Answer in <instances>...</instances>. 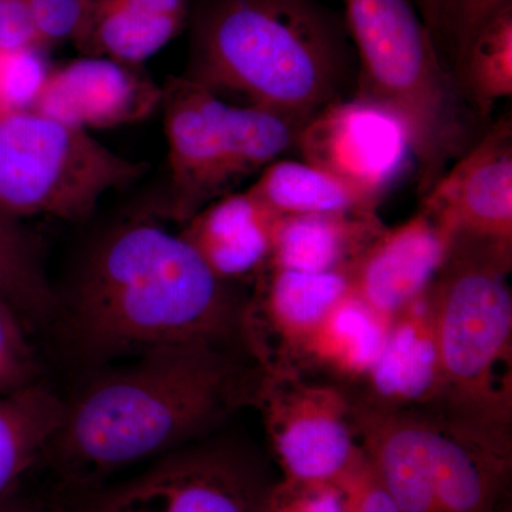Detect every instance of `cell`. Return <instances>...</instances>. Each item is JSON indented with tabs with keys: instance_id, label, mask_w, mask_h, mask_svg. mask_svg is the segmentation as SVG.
<instances>
[{
	"instance_id": "6da1fadb",
	"label": "cell",
	"mask_w": 512,
	"mask_h": 512,
	"mask_svg": "<svg viewBox=\"0 0 512 512\" xmlns=\"http://www.w3.org/2000/svg\"><path fill=\"white\" fill-rule=\"evenodd\" d=\"M264 369L248 350L178 343L131 357L64 403L46 457L73 491L211 437L254 406Z\"/></svg>"
},
{
	"instance_id": "7a4b0ae2",
	"label": "cell",
	"mask_w": 512,
	"mask_h": 512,
	"mask_svg": "<svg viewBox=\"0 0 512 512\" xmlns=\"http://www.w3.org/2000/svg\"><path fill=\"white\" fill-rule=\"evenodd\" d=\"M247 299L180 234L130 222L87 258L70 296L67 335L94 362L190 342L248 350Z\"/></svg>"
},
{
	"instance_id": "3957f363",
	"label": "cell",
	"mask_w": 512,
	"mask_h": 512,
	"mask_svg": "<svg viewBox=\"0 0 512 512\" xmlns=\"http://www.w3.org/2000/svg\"><path fill=\"white\" fill-rule=\"evenodd\" d=\"M188 79L303 126L342 99L355 50L319 0H191Z\"/></svg>"
},
{
	"instance_id": "277c9868",
	"label": "cell",
	"mask_w": 512,
	"mask_h": 512,
	"mask_svg": "<svg viewBox=\"0 0 512 512\" xmlns=\"http://www.w3.org/2000/svg\"><path fill=\"white\" fill-rule=\"evenodd\" d=\"M512 242L454 234L429 292L440 383L424 414L512 458Z\"/></svg>"
},
{
	"instance_id": "5b68a950",
	"label": "cell",
	"mask_w": 512,
	"mask_h": 512,
	"mask_svg": "<svg viewBox=\"0 0 512 512\" xmlns=\"http://www.w3.org/2000/svg\"><path fill=\"white\" fill-rule=\"evenodd\" d=\"M357 60L355 97L402 124L421 198L468 148L466 97L413 0H342Z\"/></svg>"
},
{
	"instance_id": "8992f818",
	"label": "cell",
	"mask_w": 512,
	"mask_h": 512,
	"mask_svg": "<svg viewBox=\"0 0 512 512\" xmlns=\"http://www.w3.org/2000/svg\"><path fill=\"white\" fill-rule=\"evenodd\" d=\"M161 89L167 214L181 224L279 160L295 147L302 127L272 111L229 104L187 76L170 77Z\"/></svg>"
},
{
	"instance_id": "52a82bcc",
	"label": "cell",
	"mask_w": 512,
	"mask_h": 512,
	"mask_svg": "<svg viewBox=\"0 0 512 512\" xmlns=\"http://www.w3.org/2000/svg\"><path fill=\"white\" fill-rule=\"evenodd\" d=\"M147 167L33 109L0 110V210L83 221Z\"/></svg>"
},
{
	"instance_id": "ba28073f",
	"label": "cell",
	"mask_w": 512,
	"mask_h": 512,
	"mask_svg": "<svg viewBox=\"0 0 512 512\" xmlns=\"http://www.w3.org/2000/svg\"><path fill=\"white\" fill-rule=\"evenodd\" d=\"M276 481L251 450L207 439L114 484L76 493L66 512H269Z\"/></svg>"
},
{
	"instance_id": "9c48e42d",
	"label": "cell",
	"mask_w": 512,
	"mask_h": 512,
	"mask_svg": "<svg viewBox=\"0 0 512 512\" xmlns=\"http://www.w3.org/2000/svg\"><path fill=\"white\" fill-rule=\"evenodd\" d=\"M254 406L286 480L338 483L363 458L348 392L292 370L265 373Z\"/></svg>"
},
{
	"instance_id": "30bf717a",
	"label": "cell",
	"mask_w": 512,
	"mask_h": 512,
	"mask_svg": "<svg viewBox=\"0 0 512 512\" xmlns=\"http://www.w3.org/2000/svg\"><path fill=\"white\" fill-rule=\"evenodd\" d=\"M295 147L303 160L382 201L413 160L400 121L382 107L353 97L313 114Z\"/></svg>"
},
{
	"instance_id": "8fae6325",
	"label": "cell",
	"mask_w": 512,
	"mask_h": 512,
	"mask_svg": "<svg viewBox=\"0 0 512 512\" xmlns=\"http://www.w3.org/2000/svg\"><path fill=\"white\" fill-rule=\"evenodd\" d=\"M421 200L451 237L512 242L511 117H501L468 147Z\"/></svg>"
},
{
	"instance_id": "7c38bea8",
	"label": "cell",
	"mask_w": 512,
	"mask_h": 512,
	"mask_svg": "<svg viewBox=\"0 0 512 512\" xmlns=\"http://www.w3.org/2000/svg\"><path fill=\"white\" fill-rule=\"evenodd\" d=\"M161 96L163 89L140 66L83 56L52 67L33 110L89 133L146 119Z\"/></svg>"
},
{
	"instance_id": "4fadbf2b",
	"label": "cell",
	"mask_w": 512,
	"mask_h": 512,
	"mask_svg": "<svg viewBox=\"0 0 512 512\" xmlns=\"http://www.w3.org/2000/svg\"><path fill=\"white\" fill-rule=\"evenodd\" d=\"M451 235L421 207L396 228H384L352 271V292L383 318L419 299L436 278Z\"/></svg>"
},
{
	"instance_id": "5bb4252c",
	"label": "cell",
	"mask_w": 512,
	"mask_h": 512,
	"mask_svg": "<svg viewBox=\"0 0 512 512\" xmlns=\"http://www.w3.org/2000/svg\"><path fill=\"white\" fill-rule=\"evenodd\" d=\"M357 440L367 463L400 512H439L434 500L430 419L350 396Z\"/></svg>"
},
{
	"instance_id": "9a60e30c",
	"label": "cell",
	"mask_w": 512,
	"mask_h": 512,
	"mask_svg": "<svg viewBox=\"0 0 512 512\" xmlns=\"http://www.w3.org/2000/svg\"><path fill=\"white\" fill-rule=\"evenodd\" d=\"M429 289V288H427ZM357 400L390 410L429 409L439 390L436 322L429 292L393 316L382 353Z\"/></svg>"
},
{
	"instance_id": "2e32d148",
	"label": "cell",
	"mask_w": 512,
	"mask_h": 512,
	"mask_svg": "<svg viewBox=\"0 0 512 512\" xmlns=\"http://www.w3.org/2000/svg\"><path fill=\"white\" fill-rule=\"evenodd\" d=\"M191 0H86L72 42L84 56L140 66L190 19Z\"/></svg>"
},
{
	"instance_id": "e0dca14e",
	"label": "cell",
	"mask_w": 512,
	"mask_h": 512,
	"mask_svg": "<svg viewBox=\"0 0 512 512\" xmlns=\"http://www.w3.org/2000/svg\"><path fill=\"white\" fill-rule=\"evenodd\" d=\"M276 218L251 191L231 192L185 222L180 235L218 278L234 282L268 262Z\"/></svg>"
},
{
	"instance_id": "ac0fdd59",
	"label": "cell",
	"mask_w": 512,
	"mask_h": 512,
	"mask_svg": "<svg viewBox=\"0 0 512 512\" xmlns=\"http://www.w3.org/2000/svg\"><path fill=\"white\" fill-rule=\"evenodd\" d=\"M390 322L350 289L296 350L284 370L303 377L319 375L313 380L325 376L323 382L345 390L349 384L362 383L382 353Z\"/></svg>"
},
{
	"instance_id": "d6986e66",
	"label": "cell",
	"mask_w": 512,
	"mask_h": 512,
	"mask_svg": "<svg viewBox=\"0 0 512 512\" xmlns=\"http://www.w3.org/2000/svg\"><path fill=\"white\" fill-rule=\"evenodd\" d=\"M384 228L377 212L282 215L265 265L311 274L353 271Z\"/></svg>"
},
{
	"instance_id": "ffe728a7",
	"label": "cell",
	"mask_w": 512,
	"mask_h": 512,
	"mask_svg": "<svg viewBox=\"0 0 512 512\" xmlns=\"http://www.w3.org/2000/svg\"><path fill=\"white\" fill-rule=\"evenodd\" d=\"M429 419L437 511L501 512L511 461L488 453Z\"/></svg>"
},
{
	"instance_id": "44dd1931",
	"label": "cell",
	"mask_w": 512,
	"mask_h": 512,
	"mask_svg": "<svg viewBox=\"0 0 512 512\" xmlns=\"http://www.w3.org/2000/svg\"><path fill=\"white\" fill-rule=\"evenodd\" d=\"M276 217L376 212L380 201L308 161L276 160L248 188Z\"/></svg>"
},
{
	"instance_id": "7402d4cb",
	"label": "cell",
	"mask_w": 512,
	"mask_h": 512,
	"mask_svg": "<svg viewBox=\"0 0 512 512\" xmlns=\"http://www.w3.org/2000/svg\"><path fill=\"white\" fill-rule=\"evenodd\" d=\"M64 402L40 384L0 394V498L46 456L62 421Z\"/></svg>"
},
{
	"instance_id": "603a6c76",
	"label": "cell",
	"mask_w": 512,
	"mask_h": 512,
	"mask_svg": "<svg viewBox=\"0 0 512 512\" xmlns=\"http://www.w3.org/2000/svg\"><path fill=\"white\" fill-rule=\"evenodd\" d=\"M457 70L461 93L481 114L511 97L512 5L495 13L471 37L457 57Z\"/></svg>"
},
{
	"instance_id": "cb8c5ba5",
	"label": "cell",
	"mask_w": 512,
	"mask_h": 512,
	"mask_svg": "<svg viewBox=\"0 0 512 512\" xmlns=\"http://www.w3.org/2000/svg\"><path fill=\"white\" fill-rule=\"evenodd\" d=\"M0 301L23 319H36L52 311L53 298L40 268L35 248L15 217L0 210Z\"/></svg>"
},
{
	"instance_id": "d4e9b609",
	"label": "cell",
	"mask_w": 512,
	"mask_h": 512,
	"mask_svg": "<svg viewBox=\"0 0 512 512\" xmlns=\"http://www.w3.org/2000/svg\"><path fill=\"white\" fill-rule=\"evenodd\" d=\"M45 50H0V110L33 109L52 70Z\"/></svg>"
},
{
	"instance_id": "484cf974",
	"label": "cell",
	"mask_w": 512,
	"mask_h": 512,
	"mask_svg": "<svg viewBox=\"0 0 512 512\" xmlns=\"http://www.w3.org/2000/svg\"><path fill=\"white\" fill-rule=\"evenodd\" d=\"M23 322L12 306L0 301V394L37 383L36 356Z\"/></svg>"
},
{
	"instance_id": "4316f807",
	"label": "cell",
	"mask_w": 512,
	"mask_h": 512,
	"mask_svg": "<svg viewBox=\"0 0 512 512\" xmlns=\"http://www.w3.org/2000/svg\"><path fill=\"white\" fill-rule=\"evenodd\" d=\"M269 512H346L345 493L339 483L276 481Z\"/></svg>"
},
{
	"instance_id": "83f0119b",
	"label": "cell",
	"mask_w": 512,
	"mask_h": 512,
	"mask_svg": "<svg viewBox=\"0 0 512 512\" xmlns=\"http://www.w3.org/2000/svg\"><path fill=\"white\" fill-rule=\"evenodd\" d=\"M511 5L512 0H444L441 36H448L458 57L487 20Z\"/></svg>"
},
{
	"instance_id": "f1b7e54d",
	"label": "cell",
	"mask_w": 512,
	"mask_h": 512,
	"mask_svg": "<svg viewBox=\"0 0 512 512\" xmlns=\"http://www.w3.org/2000/svg\"><path fill=\"white\" fill-rule=\"evenodd\" d=\"M45 49L72 42L82 22L86 0H26Z\"/></svg>"
},
{
	"instance_id": "f546056e",
	"label": "cell",
	"mask_w": 512,
	"mask_h": 512,
	"mask_svg": "<svg viewBox=\"0 0 512 512\" xmlns=\"http://www.w3.org/2000/svg\"><path fill=\"white\" fill-rule=\"evenodd\" d=\"M338 483L345 493L346 512H400L377 480L365 454Z\"/></svg>"
},
{
	"instance_id": "4dcf8cb0",
	"label": "cell",
	"mask_w": 512,
	"mask_h": 512,
	"mask_svg": "<svg viewBox=\"0 0 512 512\" xmlns=\"http://www.w3.org/2000/svg\"><path fill=\"white\" fill-rule=\"evenodd\" d=\"M43 47L26 0H0V50Z\"/></svg>"
},
{
	"instance_id": "1f68e13d",
	"label": "cell",
	"mask_w": 512,
	"mask_h": 512,
	"mask_svg": "<svg viewBox=\"0 0 512 512\" xmlns=\"http://www.w3.org/2000/svg\"><path fill=\"white\" fill-rule=\"evenodd\" d=\"M413 2L421 18L439 42L441 30H443L444 0H413Z\"/></svg>"
},
{
	"instance_id": "d6a6232c",
	"label": "cell",
	"mask_w": 512,
	"mask_h": 512,
	"mask_svg": "<svg viewBox=\"0 0 512 512\" xmlns=\"http://www.w3.org/2000/svg\"><path fill=\"white\" fill-rule=\"evenodd\" d=\"M0 512H66V510L43 505L12 493L0 498Z\"/></svg>"
}]
</instances>
